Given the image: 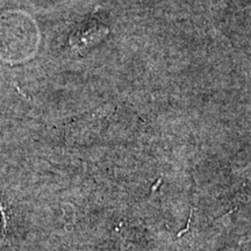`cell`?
I'll list each match as a JSON object with an SVG mask.
<instances>
[{
  "mask_svg": "<svg viewBox=\"0 0 251 251\" xmlns=\"http://www.w3.org/2000/svg\"><path fill=\"white\" fill-rule=\"evenodd\" d=\"M5 227H6V216H5L4 209H2L1 203H0V233L4 231Z\"/></svg>",
  "mask_w": 251,
  "mask_h": 251,
  "instance_id": "obj_1",
  "label": "cell"
}]
</instances>
